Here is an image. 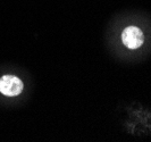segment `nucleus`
Instances as JSON below:
<instances>
[{"label": "nucleus", "mask_w": 151, "mask_h": 142, "mask_svg": "<svg viewBox=\"0 0 151 142\" xmlns=\"http://www.w3.org/2000/svg\"><path fill=\"white\" fill-rule=\"evenodd\" d=\"M24 89L23 82L14 75H4L0 79V92L7 97H16Z\"/></svg>", "instance_id": "nucleus-1"}, {"label": "nucleus", "mask_w": 151, "mask_h": 142, "mask_svg": "<svg viewBox=\"0 0 151 142\" xmlns=\"http://www.w3.org/2000/svg\"><path fill=\"white\" fill-rule=\"evenodd\" d=\"M122 41L129 49L140 48L144 41L143 32L136 26H127L122 33Z\"/></svg>", "instance_id": "nucleus-2"}]
</instances>
